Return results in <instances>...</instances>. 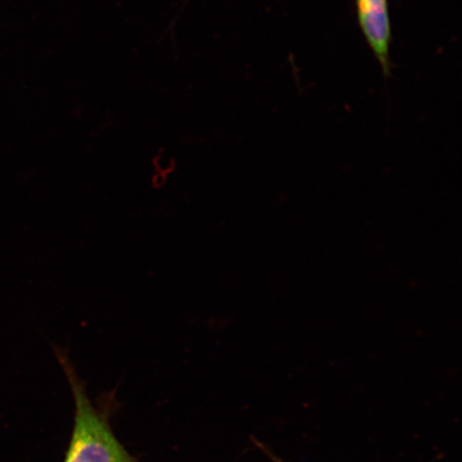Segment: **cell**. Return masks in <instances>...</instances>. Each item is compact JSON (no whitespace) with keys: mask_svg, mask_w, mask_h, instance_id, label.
Listing matches in <instances>:
<instances>
[{"mask_svg":"<svg viewBox=\"0 0 462 462\" xmlns=\"http://www.w3.org/2000/svg\"><path fill=\"white\" fill-rule=\"evenodd\" d=\"M357 21L364 38L379 62L384 77L391 74L392 24L388 0H356Z\"/></svg>","mask_w":462,"mask_h":462,"instance_id":"7a4b0ae2","label":"cell"},{"mask_svg":"<svg viewBox=\"0 0 462 462\" xmlns=\"http://www.w3.org/2000/svg\"><path fill=\"white\" fill-rule=\"evenodd\" d=\"M74 397L73 433L63 462H140L126 450L104 415L87 395L85 386L71 364L60 356Z\"/></svg>","mask_w":462,"mask_h":462,"instance_id":"6da1fadb","label":"cell"}]
</instances>
